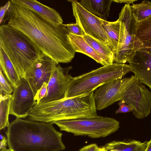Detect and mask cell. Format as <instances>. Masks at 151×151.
Wrapping results in <instances>:
<instances>
[{
	"instance_id": "obj_1",
	"label": "cell",
	"mask_w": 151,
	"mask_h": 151,
	"mask_svg": "<svg viewBox=\"0 0 151 151\" xmlns=\"http://www.w3.org/2000/svg\"><path fill=\"white\" fill-rule=\"evenodd\" d=\"M5 21L28 37L45 55L57 65L68 63L76 52L67 38L64 24L56 26L29 9L10 1Z\"/></svg>"
},
{
	"instance_id": "obj_2",
	"label": "cell",
	"mask_w": 151,
	"mask_h": 151,
	"mask_svg": "<svg viewBox=\"0 0 151 151\" xmlns=\"http://www.w3.org/2000/svg\"><path fill=\"white\" fill-rule=\"evenodd\" d=\"M51 123L17 118L6 132L11 151H60L65 147L62 134Z\"/></svg>"
},
{
	"instance_id": "obj_3",
	"label": "cell",
	"mask_w": 151,
	"mask_h": 151,
	"mask_svg": "<svg viewBox=\"0 0 151 151\" xmlns=\"http://www.w3.org/2000/svg\"><path fill=\"white\" fill-rule=\"evenodd\" d=\"M94 91L72 97L46 103L36 102L27 119L52 124L57 121L97 116Z\"/></svg>"
},
{
	"instance_id": "obj_4",
	"label": "cell",
	"mask_w": 151,
	"mask_h": 151,
	"mask_svg": "<svg viewBox=\"0 0 151 151\" xmlns=\"http://www.w3.org/2000/svg\"><path fill=\"white\" fill-rule=\"evenodd\" d=\"M0 46L21 78H24L26 73L45 55L28 37L6 24L0 27Z\"/></svg>"
},
{
	"instance_id": "obj_5",
	"label": "cell",
	"mask_w": 151,
	"mask_h": 151,
	"mask_svg": "<svg viewBox=\"0 0 151 151\" xmlns=\"http://www.w3.org/2000/svg\"><path fill=\"white\" fill-rule=\"evenodd\" d=\"M131 70L129 65L114 63L73 77L67 88L64 98L75 97L94 91L106 83L122 78L131 72Z\"/></svg>"
},
{
	"instance_id": "obj_6",
	"label": "cell",
	"mask_w": 151,
	"mask_h": 151,
	"mask_svg": "<svg viewBox=\"0 0 151 151\" xmlns=\"http://www.w3.org/2000/svg\"><path fill=\"white\" fill-rule=\"evenodd\" d=\"M54 124L61 131L92 138L106 137L117 131L119 127V122L115 119L97 115L90 118L60 121Z\"/></svg>"
},
{
	"instance_id": "obj_7",
	"label": "cell",
	"mask_w": 151,
	"mask_h": 151,
	"mask_svg": "<svg viewBox=\"0 0 151 151\" xmlns=\"http://www.w3.org/2000/svg\"><path fill=\"white\" fill-rule=\"evenodd\" d=\"M119 18L124 23V34L122 45L114 54V62L124 64L129 62L142 48L143 43L136 36L137 22L133 16L130 4H125L119 14Z\"/></svg>"
},
{
	"instance_id": "obj_8",
	"label": "cell",
	"mask_w": 151,
	"mask_h": 151,
	"mask_svg": "<svg viewBox=\"0 0 151 151\" xmlns=\"http://www.w3.org/2000/svg\"><path fill=\"white\" fill-rule=\"evenodd\" d=\"M120 100L133 109V114L137 119H144L151 112V92L137 78L123 91Z\"/></svg>"
},
{
	"instance_id": "obj_9",
	"label": "cell",
	"mask_w": 151,
	"mask_h": 151,
	"mask_svg": "<svg viewBox=\"0 0 151 151\" xmlns=\"http://www.w3.org/2000/svg\"><path fill=\"white\" fill-rule=\"evenodd\" d=\"M68 1L71 2L76 23L80 26L85 34L104 42L114 53L112 44L101 25V19L85 9L77 1Z\"/></svg>"
},
{
	"instance_id": "obj_10",
	"label": "cell",
	"mask_w": 151,
	"mask_h": 151,
	"mask_svg": "<svg viewBox=\"0 0 151 151\" xmlns=\"http://www.w3.org/2000/svg\"><path fill=\"white\" fill-rule=\"evenodd\" d=\"M137 78L134 75L132 76L113 80L99 87L94 93L96 109L102 110L120 101L123 91Z\"/></svg>"
},
{
	"instance_id": "obj_11",
	"label": "cell",
	"mask_w": 151,
	"mask_h": 151,
	"mask_svg": "<svg viewBox=\"0 0 151 151\" xmlns=\"http://www.w3.org/2000/svg\"><path fill=\"white\" fill-rule=\"evenodd\" d=\"M12 94L9 114L17 119L25 118L36 103L33 92L27 81L21 78Z\"/></svg>"
},
{
	"instance_id": "obj_12",
	"label": "cell",
	"mask_w": 151,
	"mask_h": 151,
	"mask_svg": "<svg viewBox=\"0 0 151 151\" xmlns=\"http://www.w3.org/2000/svg\"><path fill=\"white\" fill-rule=\"evenodd\" d=\"M71 68H63L60 64L57 65L48 83L46 94L39 103H47L65 98L67 88L73 78L68 73Z\"/></svg>"
},
{
	"instance_id": "obj_13",
	"label": "cell",
	"mask_w": 151,
	"mask_h": 151,
	"mask_svg": "<svg viewBox=\"0 0 151 151\" xmlns=\"http://www.w3.org/2000/svg\"><path fill=\"white\" fill-rule=\"evenodd\" d=\"M57 65L53 60L44 55L26 73L24 79L28 82L35 96L44 82L48 83Z\"/></svg>"
},
{
	"instance_id": "obj_14",
	"label": "cell",
	"mask_w": 151,
	"mask_h": 151,
	"mask_svg": "<svg viewBox=\"0 0 151 151\" xmlns=\"http://www.w3.org/2000/svg\"><path fill=\"white\" fill-rule=\"evenodd\" d=\"M128 62L131 71L141 83L151 89V55L140 49Z\"/></svg>"
},
{
	"instance_id": "obj_15",
	"label": "cell",
	"mask_w": 151,
	"mask_h": 151,
	"mask_svg": "<svg viewBox=\"0 0 151 151\" xmlns=\"http://www.w3.org/2000/svg\"><path fill=\"white\" fill-rule=\"evenodd\" d=\"M19 5L35 12L45 19L56 26L63 24L60 14L55 9L36 0H12Z\"/></svg>"
},
{
	"instance_id": "obj_16",
	"label": "cell",
	"mask_w": 151,
	"mask_h": 151,
	"mask_svg": "<svg viewBox=\"0 0 151 151\" xmlns=\"http://www.w3.org/2000/svg\"><path fill=\"white\" fill-rule=\"evenodd\" d=\"M101 25L112 44L115 54L122 44L124 30V23L119 18L113 22L101 19Z\"/></svg>"
},
{
	"instance_id": "obj_17",
	"label": "cell",
	"mask_w": 151,
	"mask_h": 151,
	"mask_svg": "<svg viewBox=\"0 0 151 151\" xmlns=\"http://www.w3.org/2000/svg\"><path fill=\"white\" fill-rule=\"evenodd\" d=\"M67 38L76 52L83 53L103 66L106 65L103 60L82 36L69 34Z\"/></svg>"
},
{
	"instance_id": "obj_18",
	"label": "cell",
	"mask_w": 151,
	"mask_h": 151,
	"mask_svg": "<svg viewBox=\"0 0 151 151\" xmlns=\"http://www.w3.org/2000/svg\"><path fill=\"white\" fill-rule=\"evenodd\" d=\"M112 0H81L79 4L92 14L106 21L109 13Z\"/></svg>"
},
{
	"instance_id": "obj_19",
	"label": "cell",
	"mask_w": 151,
	"mask_h": 151,
	"mask_svg": "<svg viewBox=\"0 0 151 151\" xmlns=\"http://www.w3.org/2000/svg\"><path fill=\"white\" fill-rule=\"evenodd\" d=\"M82 37L103 60L106 65L113 63L114 54L106 44L85 34Z\"/></svg>"
},
{
	"instance_id": "obj_20",
	"label": "cell",
	"mask_w": 151,
	"mask_h": 151,
	"mask_svg": "<svg viewBox=\"0 0 151 151\" xmlns=\"http://www.w3.org/2000/svg\"><path fill=\"white\" fill-rule=\"evenodd\" d=\"M0 68L6 78L14 88L20 82L21 78L1 46H0Z\"/></svg>"
},
{
	"instance_id": "obj_21",
	"label": "cell",
	"mask_w": 151,
	"mask_h": 151,
	"mask_svg": "<svg viewBox=\"0 0 151 151\" xmlns=\"http://www.w3.org/2000/svg\"><path fill=\"white\" fill-rule=\"evenodd\" d=\"M148 142L135 140L113 141L106 144L104 147L107 151H145Z\"/></svg>"
},
{
	"instance_id": "obj_22",
	"label": "cell",
	"mask_w": 151,
	"mask_h": 151,
	"mask_svg": "<svg viewBox=\"0 0 151 151\" xmlns=\"http://www.w3.org/2000/svg\"><path fill=\"white\" fill-rule=\"evenodd\" d=\"M133 16L137 22H140L151 16V3L144 0L139 4L130 5Z\"/></svg>"
},
{
	"instance_id": "obj_23",
	"label": "cell",
	"mask_w": 151,
	"mask_h": 151,
	"mask_svg": "<svg viewBox=\"0 0 151 151\" xmlns=\"http://www.w3.org/2000/svg\"><path fill=\"white\" fill-rule=\"evenodd\" d=\"M12 94L0 95V130L8 127L10 124L9 115Z\"/></svg>"
},
{
	"instance_id": "obj_24",
	"label": "cell",
	"mask_w": 151,
	"mask_h": 151,
	"mask_svg": "<svg viewBox=\"0 0 151 151\" xmlns=\"http://www.w3.org/2000/svg\"><path fill=\"white\" fill-rule=\"evenodd\" d=\"M136 36L142 43L151 39V16L137 23Z\"/></svg>"
},
{
	"instance_id": "obj_25",
	"label": "cell",
	"mask_w": 151,
	"mask_h": 151,
	"mask_svg": "<svg viewBox=\"0 0 151 151\" xmlns=\"http://www.w3.org/2000/svg\"><path fill=\"white\" fill-rule=\"evenodd\" d=\"M0 95H10L13 93L14 88L9 81L0 68Z\"/></svg>"
},
{
	"instance_id": "obj_26",
	"label": "cell",
	"mask_w": 151,
	"mask_h": 151,
	"mask_svg": "<svg viewBox=\"0 0 151 151\" xmlns=\"http://www.w3.org/2000/svg\"><path fill=\"white\" fill-rule=\"evenodd\" d=\"M69 34L83 36L85 34L80 26L77 23L64 24Z\"/></svg>"
},
{
	"instance_id": "obj_27",
	"label": "cell",
	"mask_w": 151,
	"mask_h": 151,
	"mask_svg": "<svg viewBox=\"0 0 151 151\" xmlns=\"http://www.w3.org/2000/svg\"><path fill=\"white\" fill-rule=\"evenodd\" d=\"M47 84L48 83L46 82H44L37 92L35 97V100L37 103H39L40 101L46 95L47 91Z\"/></svg>"
},
{
	"instance_id": "obj_28",
	"label": "cell",
	"mask_w": 151,
	"mask_h": 151,
	"mask_svg": "<svg viewBox=\"0 0 151 151\" xmlns=\"http://www.w3.org/2000/svg\"><path fill=\"white\" fill-rule=\"evenodd\" d=\"M119 107L116 111V113H126L130 112H132L133 109L130 106L126 104L125 102L122 100L119 101L118 103Z\"/></svg>"
},
{
	"instance_id": "obj_29",
	"label": "cell",
	"mask_w": 151,
	"mask_h": 151,
	"mask_svg": "<svg viewBox=\"0 0 151 151\" xmlns=\"http://www.w3.org/2000/svg\"><path fill=\"white\" fill-rule=\"evenodd\" d=\"M10 1H9L3 6H1L0 9V23L1 24L4 21V18L6 15L7 11L9 8Z\"/></svg>"
},
{
	"instance_id": "obj_30",
	"label": "cell",
	"mask_w": 151,
	"mask_h": 151,
	"mask_svg": "<svg viewBox=\"0 0 151 151\" xmlns=\"http://www.w3.org/2000/svg\"><path fill=\"white\" fill-rule=\"evenodd\" d=\"M99 147L95 144H92L84 146L79 151H99Z\"/></svg>"
},
{
	"instance_id": "obj_31",
	"label": "cell",
	"mask_w": 151,
	"mask_h": 151,
	"mask_svg": "<svg viewBox=\"0 0 151 151\" xmlns=\"http://www.w3.org/2000/svg\"><path fill=\"white\" fill-rule=\"evenodd\" d=\"M142 48L141 50L145 51L151 55V39L142 42Z\"/></svg>"
},
{
	"instance_id": "obj_32",
	"label": "cell",
	"mask_w": 151,
	"mask_h": 151,
	"mask_svg": "<svg viewBox=\"0 0 151 151\" xmlns=\"http://www.w3.org/2000/svg\"><path fill=\"white\" fill-rule=\"evenodd\" d=\"M7 143V139L4 136L3 139L0 142V149L6 148Z\"/></svg>"
},
{
	"instance_id": "obj_33",
	"label": "cell",
	"mask_w": 151,
	"mask_h": 151,
	"mask_svg": "<svg viewBox=\"0 0 151 151\" xmlns=\"http://www.w3.org/2000/svg\"><path fill=\"white\" fill-rule=\"evenodd\" d=\"M137 0H113V1L117 3H124L127 4H130L133 3V2L137 1Z\"/></svg>"
},
{
	"instance_id": "obj_34",
	"label": "cell",
	"mask_w": 151,
	"mask_h": 151,
	"mask_svg": "<svg viewBox=\"0 0 151 151\" xmlns=\"http://www.w3.org/2000/svg\"><path fill=\"white\" fill-rule=\"evenodd\" d=\"M145 151H151V139L148 141L147 147Z\"/></svg>"
},
{
	"instance_id": "obj_35",
	"label": "cell",
	"mask_w": 151,
	"mask_h": 151,
	"mask_svg": "<svg viewBox=\"0 0 151 151\" xmlns=\"http://www.w3.org/2000/svg\"><path fill=\"white\" fill-rule=\"evenodd\" d=\"M99 151H107L105 148H104V147H99Z\"/></svg>"
},
{
	"instance_id": "obj_36",
	"label": "cell",
	"mask_w": 151,
	"mask_h": 151,
	"mask_svg": "<svg viewBox=\"0 0 151 151\" xmlns=\"http://www.w3.org/2000/svg\"><path fill=\"white\" fill-rule=\"evenodd\" d=\"M0 149V151H11L9 149H7L6 148L5 149Z\"/></svg>"
},
{
	"instance_id": "obj_37",
	"label": "cell",
	"mask_w": 151,
	"mask_h": 151,
	"mask_svg": "<svg viewBox=\"0 0 151 151\" xmlns=\"http://www.w3.org/2000/svg\"><path fill=\"white\" fill-rule=\"evenodd\" d=\"M4 137V136L3 135H2L1 134H0V138L1 140H2L3 139Z\"/></svg>"
}]
</instances>
